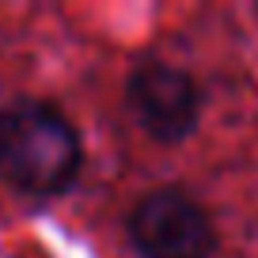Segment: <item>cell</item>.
I'll list each match as a JSON object with an SVG mask.
<instances>
[{"label": "cell", "mask_w": 258, "mask_h": 258, "mask_svg": "<svg viewBox=\"0 0 258 258\" xmlns=\"http://www.w3.org/2000/svg\"><path fill=\"white\" fill-rule=\"evenodd\" d=\"M84 167V141L61 106L16 99L0 106V175L19 194L57 198Z\"/></svg>", "instance_id": "1"}, {"label": "cell", "mask_w": 258, "mask_h": 258, "mask_svg": "<svg viewBox=\"0 0 258 258\" xmlns=\"http://www.w3.org/2000/svg\"><path fill=\"white\" fill-rule=\"evenodd\" d=\"M129 243L141 258H213L217 224L178 186L148 190L129 213Z\"/></svg>", "instance_id": "2"}, {"label": "cell", "mask_w": 258, "mask_h": 258, "mask_svg": "<svg viewBox=\"0 0 258 258\" xmlns=\"http://www.w3.org/2000/svg\"><path fill=\"white\" fill-rule=\"evenodd\" d=\"M129 114L156 145H182L202 121V88L178 64L145 57L125 80Z\"/></svg>", "instance_id": "3"}]
</instances>
